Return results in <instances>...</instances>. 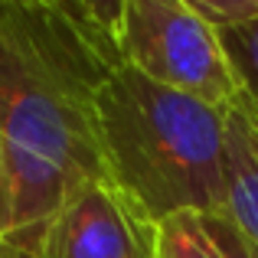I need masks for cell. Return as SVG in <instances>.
Here are the masks:
<instances>
[{"mask_svg": "<svg viewBox=\"0 0 258 258\" xmlns=\"http://www.w3.org/2000/svg\"><path fill=\"white\" fill-rule=\"evenodd\" d=\"M151 222L111 180H92L49 219L39 242L43 258H154Z\"/></svg>", "mask_w": 258, "mask_h": 258, "instance_id": "cell-4", "label": "cell"}, {"mask_svg": "<svg viewBox=\"0 0 258 258\" xmlns=\"http://www.w3.org/2000/svg\"><path fill=\"white\" fill-rule=\"evenodd\" d=\"M105 176L147 216L226 219L229 108L121 66L98 92Z\"/></svg>", "mask_w": 258, "mask_h": 258, "instance_id": "cell-2", "label": "cell"}, {"mask_svg": "<svg viewBox=\"0 0 258 258\" xmlns=\"http://www.w3.org/2000/svg\"><path fill=\"white\" fill-rule=\"evenodd\" d=\"M154 258H229V255L216 242L206 216L176 213L157 222Z\"/></svg>", "mask_w": 258, "mask_h": 258, "instance_id": "cell-6", "label": "cell"}, {"mask_svg": "<svg viewBox=\"0 0 258 258\" xmlns=\"http://www.w3.org/2000/svg\"><path fill=\"white\" fill-rule=\"evenodd\" d=\"M0 258H43V255L26 245H17V242H0Z\"/></svg>", "mask_w": 258, "mask_h": 258, "instance_id": "cell-12", "label": "cell"}, {"mask_svg": "<svg viewBox=\"0 0 258 258\" xmlns=\"http://www.w3.org/2000/svg\"><path fill=\"white\" fill-rule=\"evenodd\" d=\"M219 43L235 72V82H239V101L235 105L258 124V20L245 26L219 30Z\"/></svg>", "mask_w": 258, "mask_h": 258, "instance_id": "cell-7", "label": "cell"}, {"mask_svg": "<svg viewBox=\"0 0 258 258\" xmlns=\"http://www.w3.org/2000/svg\"><path fill=\"white\" fill-rule=\"evenodd\" d=\"M121 66L118 39L82 0H0V134L13 183L4 242L39 252L59 206L108 180L98 92Z\"/></svg>", "mask_w": 258, "mask_h": 258, "instance_id": "cell-1", "label": "cell"}, {"mask_svg": "<svg viewBox=\"0 0 258 258\" xmlns=\"http://www.w3.org/2000/svg\"><path fill=\"white\" fill-rule=\"evenodd\" d=\"M82 4L92 10V17L118 39V30H121V13H124V0H82Z\"/></svg>", "mask_w": 258, "mask_h": 258, "instance_id": "cell-11", "label": "cell"}, {"mask_svg": "<svg viewBox=\"0 0 258 258\" xmlns=\"http://www.w3.org/2000/svg\"><path fill=\"white\" fill-rule=\"evenodd\" d=\"M206 222H209L216 242L222 245V252H226L229 258H258V248H255L252 242H248L229 219H206Z\"/></svg>", "mask_w": 258, "mask_h": 258, "instance_id": "cell-9", "label": "cell"}, {"mask_svg": "<svg viewBox=\"0 0 258 258\" xmlns=\"http://www.w3.org/2000/svg\"><path fill=\"white\" fill-rule=\"evenodd\" d=\"M118 49L124 66L167 88L219 108L239 101V82L222 52L219 30L183 0H124Z\"/></svg>", "mask_w": 258, "mask_h": 258, "instance_id": "cell-3", "label": "cell"}, {"mask_svg": "<svg viewBox=\"0 0 258 258\" xmlns=\"http://www.w3.org/2000/svg\"><path fill=\"white\" fill-rule=\"evenodd\" d=\"M226 219L258 248V134L239 105L229 108Z\"/></svg>", "mask_w": 258, "mask_h": 258, "instance_id": "cell-5", "label": "cell"}, {"mask_svg": "<svg viewBox=\"0 0 258 258\" xmlns=\"http://www.w3.org/2000/svg\"><path fill=\"white\" fill-rule=\"evenodd\" d=\"M252 124H255V121H252ZM255 134H258V124H255Z\"/></svg>", "mask_w": 258, "mask_h": 258, "instance_id": "cell-13", "label": "cell"}, {"mask_svg": "<svg viewBox=\"0 0 258 258\" xmlns=\"http://www.w3.org/2000/svg\"><path fill=\"white\" fill-rule=\"evenodd\" d=\"M13 232V183H10V164H7V147L0 134V242Z\"/></svg>", "mask_w": 258, "mask_h": 258, "instance_id": "cell-10", "label": "cell"}, {"mask_svg": "<svg viewBox=\"0 0 258 258\" xmlns=\"http://www.w3.org/2000/svg\"><path fill=\"white\" fill-rule=\"evenodd\" d=\"M183 4L189 10H196L216 30L245 26L258 20V0H183Z\"/></svg>", "mask_w": 258, "mask_h": 258, "instance_id": "cell-8", "label": "cell"}]
</instances>
